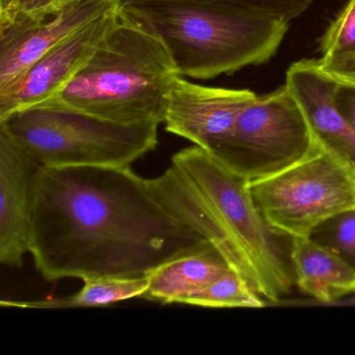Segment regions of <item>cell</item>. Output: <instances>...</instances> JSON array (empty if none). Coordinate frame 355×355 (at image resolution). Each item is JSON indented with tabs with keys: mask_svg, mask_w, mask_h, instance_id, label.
I'll list each match as a JSON object with an SVG mask.
<instances>
[{
	"mask_svg": "<svg viewBox=\"0 0 355 355\" xmlns=\"http://www.w3.org/2000/svg\"><path fill=\"white\" fill-rule=\"evenodd\" d=\"M76 294L64 298L39 301H3L1 306L24 309H69L107 306L132 298H142L148 288V278L101 277L84 280Z\"/></svg>",
	"mask_w": 355,
	"mask_h": 355,
	"instance_id": "cell-15",
	"label": "cell"
},
{
	"mask_svg": "<svg viewBox=\"0 0 355 355\" xmlns=\"http://www.w3.org/2000/svg\"><path fill=\"white\" fill-rule=\"evenodd\" d=\"M157 123H120L47 101L0 120L41 167H130L157 148Z\"/></svg>",
	"mask_w": 355,
	"mask_h": 355,
	"instance_id": "cell-5",
	"label": "cell"
},
{
	"mask_svg": "<svg viewBox=\"0 0 355 355\" xmlns=\"http://www.w3.org/2000/svg\"><path fill=\"white\" fill-rule=\"evenodd\" d=\"M123 3L144 17L162 37L178 74L194 80H213L267 63L290 28V22L226 0H132Z\"/></svg>",
	"mask_w": 355,
	"mask_h": 355,
	"instance_id": "cell-4",
	"label": "cell"
},
{
	"mask_svg": "<svg viewBox=\"0 0 355 355\" xmlns=\"http://www.w3.org/2000/svg\"><path fill=\"white\" fill-rule=\"evenodd\" d=\"M336 101L340 113L355 130V85L340 82Z\"/></svg>",
	"mask_w": 355,
	"mask_h": 355,
	"instance_id": "cell-22",
	"label": "cell"
},
{
	"mask_svg": "<svg viewBox=\"0 0 355 355\" xmlns=\"http://www.w3.org/2000/svg\"><path fill=\"white\" fill-rule=\"evenodd\" d=\"M290 261L297 286L320 302L355 293V270L311 238L292 239Z\"/></svg>",
	"mask_w": 355,
	"mask_h": 355,
	"instance_id": "cell-13",
	"label": "cell"
},
{
	"mask_svg": "<svg viewBox=\"0 0 355 355\" xmlns=\"http://www.w3.org/2000/svg\"><path fill=\"white\" fill-rule=\"evenodd\" d=\"M213 246L130 167H39L30 253L47 282L143 277Z\"/></svg>",
	"mask_w": 355,
	"mask_h": 355,
	"instance_id": "cell-1",
	"label": "cell"
},
{
	"mask_svg": "<svg viewBox=\"0 0 355 355\" xmlns=\"http://www.w3.org/2000/svg\"><path fill=\"white\" fill-rule=\"evenodd\" d=\"M66 0H0V30L39 17L61 7Z\"/></svg>",
	"mask_w": 355,
	"mask_h": 355,
	"instance_id": "cell-19",
	"label": "cell"
},
{
	"mask_svg": "<svg viewBox=\"0 0 355 355\" xmlns=\"http://www.w3.org/2000/svg\"><path fill=\"white\" fill-rule=\"evenodd\" d=\"M250 189L277 236L309 238L326 220L355 209V170L324 147L278 173L252 180Z\"/></svg>",
	"mask_w": 355,
	"mask_h": 355,
	"instance_id": "cell-6",
	"label": "cell"
},
{
	"mask_svg": "<svg viewBox=\"0 0 355 355\" xmlns=\"http://www.w3.org/2000/svg\"><path fill=\"white\" fill-rule=\"evenodd\" d=\"M122 3L66 0L49 13L0 30V90L17 80L47 51Z\"/></svg>",
	"mask_w": 355,
	"mask_h": 355,
	"instance_id": "cell-10",
	"label": "cell"
},
{
	"mask_svg": "<svg viewBox=\"0 0 355 355\" xmlns=\"http://www.w3.org/2000/svg\"><path fill=\"white\" fill-rule=\"evenodd\" d=\"M319 60L322 67L336 80L355 85V53Z\"/></svg>",
	"mask_w": 355,
	"mask_h": 355,
	"instance_id": "cell-21",
	"label": "cell"
},
{
	"mask_svg": "<svg viewBox=\"0 0 355 355\" xmlns=\"http://www.w3.org/2000/svg\"><path fill=\"white\" fill-rule=\"evenodd\" d=\"M309 238L355 270V209L342 211L313 230Z\"/></svg>",
	"mask_w": 355,
	"mask_h": 355,
	"instance_id": "cell-17",
	"label": "cell"
},
{
	"mask_svg": "<svg viewBox=\"0 0 355 355\" xmlns=\"http://www.w3.org/2000/svg\"><path fill=\"white\" fill-rule=\"evenodd\" d=\"M230 266L214 246L182 255L147 275L148 288L142 298L161 303H182L207 288Z\"/></svg>",
	"mask_w": 355,
	"mask_h": 355,
	"instance_id": "cell-14",
	"label": "cell"
},
{
	"mask_svg": "<svg viewBox=\"0 0 355 355\" xmlns=\"http://www.w3.org/2000/svg\"><path fill=\"white\" fill-rule=\"evenodd\" d=\"M257 97L248 89L202 86L178 76L166 98L163 124L170 134L213 153Z\"/></svg>",
	"mask_w": 355,
	"mask_h": 355,
	"instance_id": "cell-9",
	"label": "cell"
},
{
	"mask_svg": "<svg viewBox=\"0 0 355 355\" xmlns=\"http://www.w3.org/2000/svg\"><path fill=\"white\" fill-rule=\"evenodd\" d=\"M178 76L162 37L122 3L115 26L88 63L49 101L120 123L162 124Z\"/></svg>",
	"mask_w": 355,
	"mask_h": 355,
	"instance_id": "cell-3",
	"label": "cell"
},
{
	"mask_svg": "<svg viewBox=\"0 0 355 355\" xmlns=\"http://www.w3.org/2000/svg\"><path fill=\"white\" fill-rule=\"evenodd\" d=\"M321 59L355 53V0H349L320 39Z\"/></svg>",
	"mask_w": 355,
	"mask_h": 355,
	"instance_id": "cell-18",
	"label": "cell"
},
{
	"mask_svg": "<svg viewBox=\"0 0 355 355\" xmlns=\"http://www.w3.org/2000/svg\"><path fill=\"white\" fill-rule=\"evenodd\" d=\"M338 84L320 60L303 59L288 68L284 85L298 101L322 146L355 170V130L336 105Z\"/></svg>",
	"mask_w": 355,
	"mask_h": 355,
	"instance_id": "cell-12",
	"label": "cell"
},
{
	"mask_svg": "<svg viewBox=\"0 0 355 355\" xmlns=\"http://www.w3.org/2000/svg\"><path fill=\"white\" fill-rule=\"evenodd\" d=\"M121 5L47 51L17 80L1 89L0 120L40 105L59 93L88 63L107 38L115 26Z\"/></svg>",
	"mask_w": 355,
	"mask_h": 355,
	"instance_id": "cell-8",
	"label": "cell"
},
{
	"mask_svg": "<svg viewBox=\"0 0 355 355\" xmlns=\"http://www.w3.org/2000/svg\"><path fill=\"white\" fill-rule=\"evenodd\" d=\"M40 166L0 130V261L21 267L30 252L33 184Z\"/></svg>",
	"mask_w": 355,
	"mask_h": 355,
	"instance_id": "cell-11",
	"label": "cell"
},
{
	"mask_svg": "<svg viewBox=\"0 0 355 355\" xmlns=\"http://www.w3.org/2000/svg\"><path fill=\"white\" fill-rule=\"evenodd\" d=\"M187 304L214 309H259L265 306L261 295L255 292L246 279L232 268L207 288L189 299Z\"/></svg>",
	"mask_w": 355,
	"mask_h": 355,
	"instance_id": "cell-16",
	"label": "cell"
},
{
	"mask_svg": "<svg viewBox=\"0 0 355 355\" xmlns=\"http://www.w3.org/2000/svg\"><path fill=\"white\" fill-rule=\"evenodd\" d=\"M149 180L175 217L202 234L263 298L278 302L293 286L292 268L259 211L250 180L199 146L182 149Z\"/></svg>",
	"mask_w": 355,
	"mask_h": 355,
	"instance_id": "cell-2",
	"label": "cell"
},
{
	"mask_svg": "<svg viewBox=\"0 0 355 355\" xmlns=\"http://www.w3.org/2000/svg\"><path fill=\"white\" fill-rule=\"evenodd\" d=\"M286 85L257 96L211 155L250 182L278 173L322 148Z\"/></svg>",
	"mask_w": 355,
	"mask_h": 355,
	"instance_id": "cell-7",
	"label": "cell"
},
{
	"mask_svg": "<svg viewBox=\"0 0 355 355\" xmlns=\"http://www.w3.org/2000/svg\"><path fill=\"white\" fill-rule=\"evenodd\" d=\"M128 3L132 0H122ZM249 11L291 22L302 16L313 0H226Z\"/></svg>",
	"mask_w": 355,
	"mask_h": 355,
	"instance_id": "cell-20",
	"label": "cell"
}]
</instances>
